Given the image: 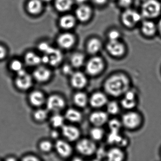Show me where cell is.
I'll list each match as a JSON object with an SVG mask.
<instances>
[{
  "label": "cell",
  "mask_w": 161,
  "mask_h": 161,
  "mask_svg": "<svg viewBox=\"0 0 161 161\" xmlns=\"http://www.w3.org/2000/svg\"><path fill=\"white\" fill-rule=\"evenodd\" d=\"M129 86L128 78L122 74H118L112 76L106 81L104 89L111 96L119 97L128 91Z\"/></svg>",
  "instance_id": "obj_1"
},
{
  "label": "cell",
  "mask_w": 161,
  "mask_h": 161,
  "mask_svg": "<svg viewBox=\"0 0 161 161\" xmlns=\"http://www.w3.org/2000/svg\"><path fill=\"white\" fill-rule=\"evenodd\" d=\"M47 109L53 113H60L65 108L66 101L65 99L57 94H52L47 98L46 103Z\"/></svg>",
  "instance_id": "obj_2"
},
{
  "label": "cell",
  "mask_w": 161,
  "mask_h": 161,
  "mask_svg": "<svg viewBox=\"0 0 161 161\" xmlns=\"http://www.w3.org/2000/svg\"><path fill=\"white\" fill-rule=\"evenodd\" d=\"M33 80L32 76L23 69L16 73L14 84L18 90L21 91H28L32 86Z\"/></svg>",
  "instance_id": "obj_3"
},
{
  "label": "cell",
  "mask_w": 161,
  "mask_h": 161,
  "mask_svg": "<svg viewBox=\"0 0 161 161\" xmlns=\"http://www.w3.org/2000/svg\"><path fill=\"white\" fill-rule=\"evenodd\" d=\"M76 149L81 155L89 156L93 155L97 151V146L92 139L84 138L77 141Z\"/></svg>",
  "instance_id": "obj_4"
},
{
  "label": "cell",
  "mask_w": 161,
  "mask_h": 161,
  "mask_svg": "<svg viewBox=\"0 0 161 161\" xmlns=\"http://www.w3.org/2000/svg\"><path fill=\"white\" fill-rule=\"evenodd\" d=\"M161 11V4L157 0H147L142 5V14L147 18H156Z\"/></svg>",
  "instance_id": "obj_5"
},
{
  "label": "cell",
  "mask_w": 161,
  "mask_h": 161,
  "mask_svg": "<svg viewBox=\"0 0 161 161\" xmlns=\"http://www.w3.org/2000/svg\"><path fill=\"white\" fill-rule=\"evenodd\" d=\"M33 80L39 83H45L50 80L53 73L50 69L45 66L36 67L32 74Z\"/></svg>",
  "instance_id": "obj_6"
},
{
  "label": "cell",
  "mask_w": 161,
  "mask_h": 161,
  "mask_svg": "<svg viewBox=\"0 0 161 161\" xmlns=\"http://www.w3.org/2000/svg\"><path fill=\"white\" fill-rule=\"evenodd\" d=\"M104 68L103 60L99 57H92L86 63L85 70L86 74L91 76L99 74Z\"/></svg>",
  "instance_id": "obj_7"
},
{
  "label": "cell",
  "mask_w": 161,
  "mask_h": 161,
  "mask_svg": "<svg viewBox=\"0 0 161 161\" xmlns=\"http://www.w3.org/2000/svg\"><path fill=\"white\" fill-rule=\"evenodd\" d=\"M61 129V134L64 139L69 142L77 141L80 137V129L72 124H64Z\"/></svg>",
  "instance_id": "obj_8"
},
{
  "label": "cell",
  "mask_w": 161,
  "mask_h": 161,
  "mask_svg": "<svg viewBox=\"0 0 161 161\" xmlns=\"http://www.w3.org/2000/svg\"><path fill=\"white\" fill-rule=\"evenodd\" d=\"M55 151L62 158H69L73 153V148L69 141L65 139H58L54 144Z\"/></svg>",
  "instance_id": "obj_9"
},
{
  "label": "cell",
  "mask_w": 161,
  "mask_h": 161,
  "mask_svg": "<svg viewBox=\"0 0 161 161\" xmlns=\"http://www.w3.org/2000/svg\"><path fill=\"white\" fill-rule=\"evenodd\" d=\"M69 77L70 85L76 90H81L87 85V77L86 75L81 71H74Z\"/></svg>",
  "instance_id": "obj_10"
},
{
  "label": "cell",
  "mask_w": 161,
  "mask_h": 161,
  "mask_svg": "<svg viewBox=\"0 0 161 161\" xmlns=\"http://www.w3.org/2000/svg\"><path fill=\"white\" fill-rule=\"evenodd\" d=\"M122 22L126 27L131 28L141 19V16L136 11L130 9L126 10L122 15Z\"/></svg>",
  "instance_id": "obj_11"
},
{
  "label": "cell",
  "mask_w": 161,
  "mask_h": 161,
  "mask_svg": "<svg viewBox=\"0 0 161 161\" xmlns=\"http://www.w3.org/2000/svg\"><path fill=\"white\" fill-rule=\"evenodd\" d=\"M46 97L45 93L39 90L32 91L28 96V101L30 104L36 108H40L46 103Z\"/></svg>",
  "instance_id": "obj_12"
},
{
  "label": "cell",
  "mask_w": 161,
  "mask_h": 161,
  "mask_svg": "<svg viewBox=\"0 0 161 161\" xmlns=\"http://www.w3.org/2000/svg\"><path fill=\"white\" fill-rule=\"evenodd\" d=\"M75 37L70 33H64L59 36L57 39V43L60 47L64 49H69L75 44Z\"/></svg>",
  "instance_id": "obj_13"
},
{
  "label": "cell",
  "mask_w": 161,
  "mask_h": 161,
  "mask_svg": "<svg viewBox=\"0 0 161 161\" xmlns=\"http://www.w3.org/2000/svg\"><path fill=\"white\" fill-rule=\"evenodd\" d=\"M140 122L139 116L136 113H127L123 116L122 122L124 126L129 129H133L138 126Z\"/></svg>",
  "instance_id": "obj_14"
},
{
  "label": "cell",
  "mask_w": 161,
  "mask_h": 161,
  "mask_svg": "<svg viewBox=\"0 0 161 161\" xmlns=\"http://www.w3.org/2000/svg\"><path fill=\"white\" fill-rule=\"evenodd\" d=\"M106 48L111 55L117 57L121 56L125 51L124 45L118 40H110Z\"/></svg>",
  "instance_id": "obj_15"
},
{
  "label": "cell",
  "mask_w": 161,
  "mask_h": 161,
  "mask_svg": "<svg viewBox=\"0 0 161 161\" xmlns=\"http://www.w3.org/2000/svg\"><path fill=\"white\" fill-rule=\"evenodd\" d=\"M76 19L81 22H84L90 19L92 15V10L88 5L82 4L76 10Z\"/></svg>",
  "instance_id": "obj_16"
},
{
  "label": "cell",
  "mask_w": 161,
  "mask_h": 161,
  "mask_svg": "<svg viewBox=\"0 0 161 161\" xmlns=\"http://www.w3.org/2000/svg\"><path fill=\"white\" fill-rule=\"evenodd\" d=\"M108 120V115L102 111L93 112L89 116V121L94 126L100 127L106 123Z\"/></svg>",
  "instance_id": "obj_17"
},
{
  "label": "cell",
  "mask_w": 161,
  "mask_h": 161,
  "mask_svg": "<svg viewBox=\"0 0 161 161\" xmlns=\"http://www.w3.org/2000/svg\"><path fill=\"white\" fill-rule=\"evenodd\" d=\"M106 96L101 92H96L91 95L89 98V104L92 107L98 108L102 107L107 103Z\"/></svg>",
  "instance_id": "obj_18"
},
{
  "label": "cell",
  "mask_w": 161,
  "mask_h": 161,
  "mask_svg": "<svg viewBox=\"0 0 161 161\" xmlns=\"http://www.w3.org/2000/svg\"><path fill=\"white\" fill-rule=\"evenodd\" d=\"M66 120L72 123H80L83 119V115L81 112L74 108H69L67 109L65 113Z\"/></svg>",
  "instance_id": "obj_19"
},
{
  "label": "cell",
  "mask_w": 161,
  "mask_h": 161,
  "mask_svg": "<svg viewBox=\"0 0 161 161\" xmlns=\"http://www.w3.org/2000/svg\"><path fill=\"white\" fill-rule=\"evenodd\" d=\"M72 101L75 106L78 108L85 107L89 102V98L86 93L81 90H78L72 97Z\"/></svg>",
  "instance_id": "obj_20"
},
{
  "label": "cell",
  "mask_w": 161,
  "mask_h": 161,
  "mask_svg": "<svg viewBox=\"0 0 161 161\" xmlns=\"http://www.w3.org/2000/svg\"><path fill=\"white\" fill-rule=\"evenodd\" d=\"M43 8L42 0H30L27 4V10L31 14H38L42 12Z\"/></svg>",
  "instance_id": "obj_21"
},
{
  "label": "cell",
  "mask_w": 161,
  "mask_h": 161,
  "mask_svg": "<svg viewBox=\"0 0 161 161\" xmlns=\"http://www.w3.org/2000/svg\"><path fill=\"white\" fill-rule=\"evenodd\" d=\"M76 18L71 15H65L60 19L59 24L62 29L68 30L74 28L76 25Z\"/></svg>",
  "instance_id": "obj_22"
},
{
  "label": "cell",
  "mask_w": 161,
  "mask_h": 161,
  "mask_svg": "<svg viewBox=\"0 0 161 161\" xmlns=\"http://www.w3.org/2000/svg\"><path fill=\"white\" fill-rule=\"evenodd\" d=\"M25 64L29 66L36 67L39 65L41 62V57L31 52L27 53L24 57Z\"/></svg>",
  "instance_id": "obj_23"
},
{
  "label": "cell",
  "mask_w": 161,
  "mask_h": 161,
  "mask_svg": "<svg viewBox=\"0 0 161 161\" xmlns=\"http://www.w3.org/2000/svg\"><path fill=\"white\" fill-rule=\"evenodd\" d=\"M85 62V57L83 53H76L71 55L70 64L74 69H79L84 65Z\"/></svg>",
  "instance_id": "obj_24"
},
{
  "label": "cell",
  "mask_w": 161,
  "mask_h": 161,
  "mask_svg": "<svg viewBox=\"0 0 161 161\" xmlns=\"http://www.w3.org/2000/svg\"><path fill=\"white\" fill-rule=\"evenodd\" d=\"M73 4V0H55V7L57 11L64 13L69 11Z\"/></svg>",
  "instance_id": "obj_25"
},
{
  "label": "cell",
  "mask_w": 161,
  "mask_h": 161,
  "mask_svg": "<svg viewBox=\"0 0 161 161\" xmlns=\"http://www.w3.org/2000/svg\"><path fill=\"white\" fill-rule=\"evenodd\" d=\"M64 116L62 115L60 113H53L50 118V123L54 129L61 128L64 125Z\"/></svg>",
  "instance_id": "obj_26"
},
{
  "label": "cell",
  "mask_w": 161,
  "mask_h": 161,
  "mask_svg": "<svg viewBox=\"0 0 161 161\" xmlns=\"http://www.w3.org/2000/svg\"><path fill=\"white\" fill-rule=\"evenodd\" d=\"M49 112L47 109H43L41 107L37 108L33 113V118L36 122L39 123L44 122L48 117Z\"/></svg>",
  "instance_id": "obj_27"
},
{
  "label": "cell",
  "mask_w": 161,
  "mask_h": 161,
  "mask_svg": "<svg viewBox=\"0 0 161 161\" xmlns=\"http://www.w3.org/2000/svg\"><path fill=\"white\" fill-rule=\"evenodd\" d=\"M101 42L97 38H92L88 41L87 44V51L89 54H94L97 53L101 48Z\"/></svg>",
  "instance_id": "obj_28"
},
{
  "label": "cell",
  "mask_w": 161,
  "mask_h": 161,
  "mask_svg": "<svg viewBox=\"0 0 161 161\" xmlns=\"http://www.w3.org/2000/svg\"><path fill=\"white\" fill-rule=\"evenodd\" d=\"M47 55H48L49 58V64L52 66H57L61 63L63 59V55L61 53L55 49L53 50L51 53Z\"/></svg>",
  "instance_id": "obj_29"
},
{
  "label": "cell",
  "mask_w": 161,
  "mask_h": 161,
  "mask_svg": "<svg viewBox=\"0 0 161 161\" xmlns=\"http://www.w3.org/2000/svg\"><path fill=\"white\" fill-rule=\"evenodd\" d=\"M156 27L154 23L150 21H144L142 24V31L147 36H152L155 34Z\"/></svg>",
  "instance_id": "obj_30"
},
{
  "label": "cell",
  "mask_w": 161,
  "mask_h": 161,
  "mask_svg": "<svg viewBox=\"0 0 161 161\" xmlns=\"http://www.w3.org/2000/svg\"><path fill=\"white\" fill-rule=\"evenodd\" d=\"M107 156L110 161H120L123 160L124 154L120 149L114 148L109 151Z\"/></svg>",
  "instance_id": "obj_31"
},
{
  "label": "cell",
  "mask_w": 161,
  "mask_h": 161,
  "mask_svg": "<svg viewBox=\"0 0 161 161\" xmlns=\"http://www.w3.org/2000/svg\"><path fill=\"white\" fill-rule=\"evenodd\" d=\"M38 148L39 150L44 153H49L54 148V144L51 141L47 139H43L38 143Z\"/></svg>",
  "instance_id": "obj_32"
},
{
  "label": "cell",
  "mask_w": 161,
  "mask_h": 161,
  "mask_svg": "<svg viewBox=\"0 0 161 161\" xmlns=\"http://www.w3.org/2000/svg\"><path fill=\"white\" fill-rule=\"evenodd\" d=\"M108 142L109 143L114 144H119L120 145H125L126 143V141L124 139H122L119 134V132L111 131V133L108 136Z\"/></svg>",
  "instance_id": "obj_33"
},
{
  "label": "cell",
  "mask_w": 161,
  "mask_h": 161,
  "mask_svg": "<svg viewBox=\"0 0 161 161\" xmlns=\"http://www.w3.org/2000/svg\"><path fill=\"white\" fill-rule=\"evenodd\" d=\"M91 139L93 141H98L102 138L103 136V131L100 127H96L92 128L89 132Z\"/></svg>",
  "instance_id": "obj_34"
},
{
  "label": "cell",
  "mask_w": 161,
  "mask_h": 161,
  "mask_svg": "<svg viewBox=\"0 0 161 161\" xmlns=\"http://www.w3.org/2000/svg\"><path fill=\"white\" fill-rule=\"evenodd\" d=\"M23 63L18 59H15L10 63L9 68L11 71L16 74L18 72L23 69Z\"/></svg>",
  "instance_id": "obj_35"
},
{
  "label": "cell",
  "mask_w": 161,
  "mask_h": 161,
  "mask_svg": "<svg viewBox=\"0 0 161 161\" xmlns=\"http://www.w3.org/2000/svg\"><path fill=\"white\" fill-rule=\"evenodd\" d=\"M107 111L111 114H116L119 111L118 104L115 102H111L107 105Z\"/></svg>",
  "instance_id": "obj_36"
},
{
  "label": "cell",
  "mask_w": 161,
  "mask_h": 161,
  "mask_svg": "<svg viewBox=\"0 0 161 161\" xmlns=\"http://www.w3.org/2000/svg\"><path fill=\"white\" fill-rule=\"evenodd\" d=\"M136 103L135 100H130L123 98L121 101V105L125 109H130L135 106Z\"/></svg>",
  "instance_id": "obj_37"
},
{
  "label": "cell",
  "mask_w": 161,
  "mask_h": 161,
  "mask_svg": "<svg viewBox=\"0 0 161 161\" xmlns=\"http://www.w3.org/2000/svg\"><path fill=\"white\" fill-rule=\"evenodd\" d=\"M109 127L111 131L119 132L120 128V124L118 120L113 119L109 122Z\"/></svg>",
  "instance_id": "obj_38"
},
{
  "label": "cell",
  "mask_w": 161,
  "mask_h": 161,
  "mask_svg": "<svg viewBox=\"0 0 161 161\" xmlns=\"http://www.w3.org/2000/svg\"><path fill=\"white\" fill-rule=\"evenodd\" d=\"M73 69L74 68L70 64H65L62 67V71L64 75L70 76L74 71H73Z\"/></svg>",
  "instance_id": "obj_39"
},
{
  "label": "cell",
  "mask_w": 161,
  "mask_h": 161,
  "mask_svg": "<svg viewBox=\"0 0 161 161\" xmlns=\"http://www.w3.org/2000/svg\"><path fill=\"white\" fill-rule=\"evenodd\" d=\"M21 160L24 161H38L41 159L38 156L34 154H27L22 157Z\"/></svg>",
  "instance_id": "obj_40"
},
{
  "label": "cell",
  "mask_w": 161,
  "mask_h": 161,
  "mask_svg": "<svg viewBox=\"0 0 161 161\" xmlns=\"http://www.w3.org/2000/svg\"><path fill=\"white\" fill-rule=\"evenodd\" d=\"M108 36L110 40H118L120 37V34L118 31L114 30L110 32Z\"/></svg>",
  "instance_id": "obj_41"
},
{
  "label": "cell",
  "mask_w": 161,
  "mask_h": 161,
  "mask_svg": "<svg viewBox=\"0 0 161 161\" xmlns=\"http://www.w3.org/2000/svg\"><path fill=\"white\" fill-rule=\"evenodd\" d=\"M119 6L124 8L129 7L131 4L132 0H117Z\"/></svg>",
  "instance_id": "obj_42"
},
{
  "label": "cell",
  "mask_w": 161,
  "mask_h": 161,
  "mask_svg": "<svg viewBox=\"0 0 161 161\" xmlns=\"http://www.w3.org/2000/svg\"><path fill=\"white\" fill-rule=\"evenodd\" d=\"M51 47H50L48 44L46 43H41L39 46V50L45 53H47Z\"/></svg>",
  "instance_id": "obj_43"
},
{
  "label": "cell",
  "mask_w": 161,
  "mask_h": 161,
  "mask_svg": "<svg viewBox=\"0 0 161 161\" xmlns=\"http://www.w3.org/2000/svg\"><path fill=\"white\" fill-rule=\"evenodd\" d=\"M50 136L52 139L57 140L59 138L60 133H59V131L57 130V129H54L52 130L51 131Z\"/></svg>",
  "instance_id": "obj_44"
},
{
  "label": "cell",
  "mask_w": 161,
  "mask_h": 161,
  "mask_svg": "<svg viewBox=\"0 0 161 161\" xmlns=\"http://www.w3.org/2000/svg\"><path fill=\"white\" fill-rule=\"evenodd\" d=\"M7 55V51L5 47L0 46V60H3L6 57Z\"/></svg>",
  "instance_id": "obj_45"
},
{
  "label": "cell",
  "mask_w": 161,
  "mask_h": 161,
  "mask_svg": "<svg viewBox=\"0 0 161 161\" xmlns=\"http://www.w3.org/2000/svg\"><path fill=\"white\" fill-rule=\"evenodd\" d=\"M135 94L132 91H128L125 93V98L130 100H135Z\"/></svg>",
  "instance_id": "obj_46"
},
{
  "label": "cell",
  "mask_w": 161,
  "mask_h": 161,
  "mask_svg": "<svg viewBox=\"0 0 161 161\" xmlns=\"http://www.w3.org/2000/svg\"><path fill=\"white\" fill-rule=\"evenodd\" d=\"M107 0H93L94 3L97 5H101L104 4Z\"/></svg>",
  "instance_id": "obj_47"
},
{
  "label": "cell",
  "mask_w": 161,
  "mask_h": 161,
  "mask_svg": "<svg viewBox=\"0 0 161 161\" xmlns=\"http://www.w3.org/2000/svg\"><path fill=\"white\" fill-rule=\"evenodd\" d=\"M6 160L7 161H16L17 160V159L14 156H10V157H8V158Z\"/></svg>",
  "instance_id": "obj_48"
},
{
  "label": "cell",
  "mask_w": 161,
  "mask_h": 161,
  "mask_svg": "<svg viewBox=\"0 0 161 161\" xmlns=\"http://www.w3.org/2000/svg\"><path fill=\"white\" fill-rule=\"evenodd\" d=\"M158 30H159L160 33L161 34V19L160 20V21H159V23H158Z\"/></svg>",
  "instance_id": "obj_49"
},
{
  "label": "cell",
  "mask_w": 161,
  "mask_h": 161,
  "mask_svg": "<svg viewBox=\"0 0 161 161\" xmlns=\"http://www.w3.org/2000/svg\"><path fill=\"white\" fill-rule=\"evenodd\" d=\"M77 2L82 3L85 1L86 0H76Z\"/></svg>",
  "instance_id": "obj_50"
},
{
  "label": "cell",
  "mask_w": 161,
  "mask_h": 161,
  "mask_svg": "<svg viewBox=\"0 0 161 161\" xmlns=\"http://www.w3.org/2000/svg\"><path fill=\"white\" fill-rule=\"evenodd\" d=\"M42 1L45 2H50L52 1V0H42Z\"/></svg>",
  "instance_id": "obj_51"
}]
</instances>
